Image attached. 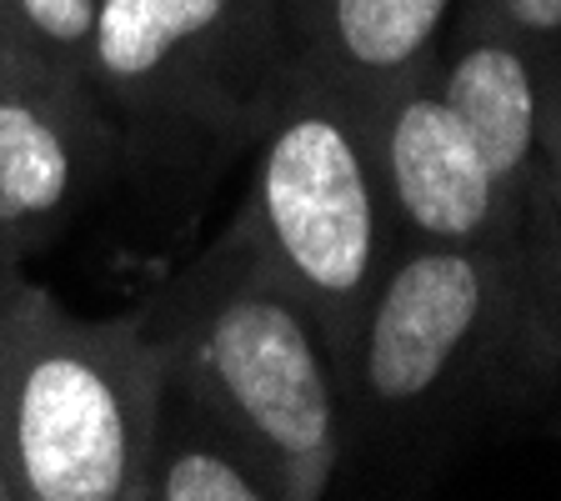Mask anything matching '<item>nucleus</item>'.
Returning <instances> with one entry per match:
<instances>
[{
  "label": "nucleus",
  "mask_w": 561,
  "mask_h": 501,
  "mask_svg": "<svg viewBox=\"0 0 561 501\" xmlns=\"http://www.w3.org/2000/svg\"><path fill=\"white\" fill-rule=\"evenodd\" d=\"M140 327L161 376L251 452L276 501L327 497L346 452L336 346L245 216L140 311Z\"/></svg>",
  "instance_id": "1"
},
{
  "label": "nucleus",
  "mask_w": 561,
  "mask_h": 501,
  "mask_svg": "<svg viewBox=\"0 0 561 501\" xmlns=\"http://www.w3.org/2000/svg\"><path fill=\"white\" fill-rule=\"evenodd\" d=\"M161 362L136 316L85 321L0 281V462L11 501H140Z\"/></svg>",
  "instance_id": "2"
},
{
  "label": "nucleus",
  "mask_w": 561,
  "mask_h": 501,
  "mask_svg": "<svg viewBox=\"0 0 561 501\" xmlns=\"http://www.w3.org/2000/svg\"><path fill=\"white\" fill-rule=\"evenodd\" d=\"M241 216L271 266L327 327L341 362L391 261L371 105L296 60L256 126V171Z\"/></svg>",
  "instance_id": "3"
},
{
  "label": "nucleus",
  "mask_w": 561,
  "mask_h": 501,
  "mask_svg": "<svg viewBox=\"0 0 561 501\" xmlns=\"http://www.w3.org/2000/svg\"><path fill=\"white\" fill-rule=\"evenodd\" d=\"M296 66L280 0H95L85 86L111 126L256 130Z\"/></svg>",
  "instance_id": "4"
},
{
  "label": "nucleus",
  "mask_w": 561,
  "mask_h": 501,
  "mask_svg": "<svg viewBox=\"0 0 561 501\" xmlns=\"http://www.w3.org/2000/svg\"><path fill=\"white\" fill-rule=\"evenodd\" d=\"M496 306V271L477 246L411 241L391 251L341 356L346 421L356 411H401L442 391Z\"/></svg>",
  "instance_id": "5"
},
{
  "label": "nucleus",
  "mask_w": 561,
  "mask_h": 501,
  "mask_svg": "<svg viewBox=\"0 0 561 501\" xmlns=\"http://www.w3.org/2000/svg\"><path fill=\"white\" fill-rule=\"evenodd\" d=\"M116 126L81 81L15 50L0 66V266L70 221L111 161Z\"/></svg>",
  "instance_id": "6"
},
{
  "label": "nucleus",
  "mask_w": 561,
  "mask_h": 501,
  "mask_svg": "<svg viewBox=\"0 0 561 501\" xmlns=\"http://www.w3.org/2000/svg\"><path fill=\"white\" fill-rule=\"evenodd\" d=\"M376 161L391 226L411 241L477 246L506 216L477 140L426 76L407 81L371 111Z\"/></svg>",
  "instance_id": "7"
},
{
  "label": "nucleus",
  "mask_w": 561,
  "mask_h": 501,
  "mask_svg": "<svg viewBox=\"0 0 561 501\" xmlns=\"http://www.w3.org/2000/svg\"><path fill=\"white\" fill-rule=\"evenodd\" d=\"M296 60L362 105L426 76L451 0H280Z\"/></svg>",
  "instance_id": "8"
},
{
  "label": "nucleus",
  "mask_w": 561,
  "mask_h": 501,
  "mask_svg": "<svg viewBox=\"0 0 561 501\" xmlns=\"http://www.w3.org/2000/svg\"><path fill=\"white\" fill-rule=\"evenodd\" d=\"M436 91L446 95L456 121L477 140L486 175L496 181L506 206H512L522 196V186L531 181V161H537V146H541L547 91H541L537 56L522 41H512L506 31L486 25V31H477L451 56Z\"/></svg>",
  "instance_id": "9"
},
{
  "label": "nucleus",
  "mask_w": 561,
  "mask_h": 501,
  "mask_svg": "<svg viewBox=\"0 0 561 501\" xmlns=\"http://www.w3.org/2000/svg\"><path fill=\"white\" fill-rule=\"evenodd\" d=\"M140 501H276V491L221 421L161 376Z\"/></svg>",
  "instance_id": "10"
},
{
  "label": "nucleus",
  "mask_w": 561,
  "mask_h": 501,
  "mask_svg": "<svg viewBox=\"0 0 561 501\" xmlns=\"http://www.w3.org/2000/svg\"><path fill=\"white\" fill-rule=\"evenodd\" d=\"M21 56L50 66L66 81L85 86V56H91V15L95 0H11ZM91 91V86H85Z\"/></svg>",
  "instance_id": "11"
},
{
  "label": "nucleus",
  "mask_w": 561,
  "mask_h": 501,
  "mask_svg": "<svg viewBox=\"0 0 561 501\" xmlns=\"http://www.w3.org/2000/svg\"><path fill=\"white\" fill-rule=\"evenodd\" d=\"M486 11L496 31H506L537 56V66L541 56L561 50V0H486Z\"/></svg>",
  "instance_id": "12"
},
{
  "label": "nucleus",
  "mask_w": 561,
  "mask_h": 501,
  "mask_svg": "<svg viewBox=\"0 0 561 501\" xmlns=\"http://www.w3.org/2000/svg\"><path fill=\"white\" fill-rule=\"evenodd\" d=\"M21 50V41H15V15H11V0H0V66Z\"/></svg>",
  "instance_id": "13"
},
{
  "label": "nucleus",
  "mask_w": 561,
  "mask_h": 501,
  "mask_svg": "<svg viewBox=\"0 0 561 501\" xmlns=\"http://www.w3.org/2000/svg\"><path fill=\"white\" fill-rule=\"evenodd\" d=\"M5 281V276H0ZM0 501H11V481H5V462H0Z\"/></svg>",
  "instance_id": "14"
}]
</instances>
